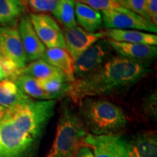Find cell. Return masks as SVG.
Masks as SVG:
<instances>
[{"mask_svg": "<svg viewBox=\"0 0 157 157\" xmlns=\"http://www.w3.org/2000/svg\"><path fill=\"white\" fill-rule=\"evenodd\" d=\"M87 134L80 116L64 105L59 117L54 142L46 157H74Z\"/></svg>", "mask_w": 157, "mask_h": 157, "instance_id": "3", "label": "cell"}, {"mask_svg": "<svg viewBox=\"0 0 157 157\" xmlns=\"http://www.w3.org/2000/svg\"><path fill=\"white\" fill-rule=\"evenodd\" d=\"M7 113V109L3 107L2 105H0V121L3 119L4 117H5L6 114Z\"/></svg>", "mask_w": 157, "mask_h": 157, "instance_id": "31", "label": "cell"}, {"mask_svg": "<svg viewBox=\"0 0 157 157\" xmlns=\"http://www.w3.org/2000/svg\"><path fill=\"white\" fill-rule=\"evenodd\" d=\"M101 33L104 37L116 42L143 44L153 46H156L157 44V36L156 34L142 31L108 29L101 31Z\"/></svg>", "mask_w": 157, "mask_h": 157, "instance_id": "14", "label": "cell"}, {"mask_svg": "<svg viewBox=\"0 0 157 157\" xmlns=\"http://www.w3.org/2000/svg\"><path fill=\"white\" fill-rule=\"evenodd\" d=\"M52 14L64 29H70L76 26L74 0H59Z\"/></svg>", "mask_w": 157, "mask_h": 157, "instance_id": "19", "label": "cell"}, {"mask_svg": "<svg viewBox=\"0 0 157 157\" xmlns=\"http://www.w3.org/2000/svg\"><path fill=\"white\" fill-rule=\"evenodd\" d=\"M148 71L143 63L113 56L93 73L68 83L66 95L79 103L86 98L113 93L135 84Z\"/></svg>", "mask_w": 157, "mask_h": 157, "instance_id": "1", "label": "cell"}, {"mask_svg": "<svg viewBox=\"0 0 157 157\" xmlns=\"http://www.w3.org/2000/svg\"><path fill=\"white\" fill-rule=\"evenodd\" d=\"M107 42L119 56L135 61L143 63L154 59L157 55L156 46L116 42L109 39Z\"/></svg>", "mask_w": 157, "mask_h": 157, "instance_id": "13", "label": "cell"}, {"mask_svg": "<svg viewBox=\"0 0 157 157\" xmlns=\"http://www.w3.org/2000/svg\"><path fill=\"white\" fill-rule=\"evenodd\" d=\"M52 1H55V2H58L59 0H52Z\"/></svg>", "mask_w": 157, "mask_h": 157, "instance_id": "34", "label": "cell"}, {"mask_svg": "<svg viewBox=\"0 0 157 157\" xmlns=\"http://www.w3.org/2000/svg\"><path fill=\"white\" fill-rule=\"evenodd\" d=\"M111 49L107 39H101L90 46L74 60V76L83 78L98 70L109 58Z\"/></svg>", "mask_w": 157, "mask_h": 157, "instance_id": "7", "label": "cell"}, {"mask_svg": "<svg viewBox=\"0 0 157 157\" xmlns=\"http://www.w3.org/2000/svg\"><path fill=\"white\" fill-rule=\"evenodd\" d=\"M1 58H2V57H1V56H0V59H1Z\"/></svg>", "mask_w": 157, "mask_h": 157, "instance_id": "36", "label": "cell"}, {"mask_svg": "<svg viewBox=\"0 0 157 157\" xmlns=\"http://www.w3.org/2000/svg\"><path fill=\"white\" fill-rule=\"evenodd\" d=\"M23 74L30 76L37 80H45L56 76H65L61 71L42 58L31 62L23 68Z\"/></svg>", "mask_w": 157, "mask_h": 157, "instance_id": "18", "label": "cell"}, {"mask_svg": "<svg viewBox=\"0 0 157 157\" xmlns=\"http://www.w3.org/2000/svg\"><path fill=\"white\" fill-rule=\"evenodd\" d=\"M24 9L20 0H0V24L5 25L15 22Z\"/></svg>", "mask_w": 157, "mask_h": 157, "instance_id": "20", "label": "cell"}, {"mask_svg": "<svg viewBox=\"0 0 157 157\" xmlns=\"http://www.w3.org/2000/svg\"><path fill=\"white\" fill-rule=\"evenodd\" d=\"M36 140L17 129L7 113L0 121V157L28 156Z\"/></svg>", "mask_w": 157, "mask_h": 157, "instance_id": "5", "label": "cell"}, {"mask_svg": "<svg viewBox=\"0 0 157 157\" xmlns=\"http://www.w3.org/2000/svg\"><path fill=\"white\" fill-rule=\"evenodd\" d=\"M63 33L66 49L73 60H75L82 52L100 39L104 38L101 32L90 33L78 26L70 29H64Z\"/></svg>", "mask_w": 157, "mask_h": 157, "instance_id": "11", "label": "cell"}, {"mask_svg": "<svg viewBox=\"0 0 157 157\" xmlns=\"http://www.w3.org/2000/svg\"><path fill=\"white\" fill-rule=\"evenodd\" d=\"M15 82L20 90L29 98H34L41 101L51 100L50 96L40 87L36 78L23 74L19 76Z\"/></svg>", "mask_w": 157, "mask_h": 157, "instance_id": "21", "label": "cell"}, {"mask_svg": "<svg viewBox=\"0 0 157 157\" xmlns=\"http://www.w3.org/2000/svg\"><path fill=\"white\" fill-rule=\"evenodd\" d=\"M129 157H157V137L154 132H146L138 134L129 140Z\"/></svg>", "mask_w": 157, "mask_h": 157, "instance_id": "16", "label": "cell"}, {"mask_svg": "<svg viewBox=\"0 0 157 157\" xmlns=\"http://www.w3.org/2000/svg\"><path fill=\"white\" fill-rule=\"evenodd\" d=\"M80 113L86 128L93 135L117 134L126 126L123 111L106 100L86 98L79 102Z\"/></svg>", "mask_w": 157, "mask_h": 157, "instance_id": "2", "label": "cell"}, {"mask_svg": "<svg viewBox=\"0 0 157 157\" xmlns=\"http://www.w3.org/2000/svg\"><path fill=\"white\" fill-rule=\"evenodd\" d=\"M82 143L93 151L94 157H129V140L119 134L87 133Z\"/></svg>", "mask_w": 157, "mask_h": 157, "instance_id": "6", "label": "cell"}, {"mask_svg": "<svg viewBox=\"0 0 157 157\" xmlns=\"http://www.w3.org/2000/svg\"><path fill=\"white\" fill-rule=\"evenodd\" d=\"M79 2L85 4L96 10H115L123 12L127 8L121 0H82Z\"/></svg>", "mask_w": 157, "mask_h": 157, "instance_id": "23", "label": "cell"}, {"mask_svg": "<svg viewBox=\"0 0 157 157\" xmlns=\"http://www.w3.org/2000/svg\"><path fill=\"white\" fill-rule=\"evenodd\" d=\"M74 157H94V155L91 149L82 143L78 146Z\"/></svg>", "mask_w": 157, "mask_h": 157, "instance_id": "30", "label": "cell"}, {"mask_svg": "<svg viewBox=\"0 0 157 157\" xmlns=\"http://www.w3.org/2000/svg\"><path fill=\"white\" fill-rule=\"evenodd\" d=\"M40 87L50 96L51 100L66 94L68 82L65 76H56L45 80H37Z\"/></svg>", "mask_w": 157, "mask_h": 157, "instance_id": "22", "label": "cell"}, {"mask_svg": "<svg viewBox=\"0 0 157 157\" xmlns=\"http://www.w3.org/2000/svg\"><path fill=\"white\" fill-rule=\"evenodd\" d=\"M18 31L27 60L34 61L42 58L46 48L35 32L29 16L21 17Z\"/></svg>", "mask_w": 157, "mask_h": 157, "instance_id": "12", "label": "cell"}, {"mask_svg": "<svg viewBox=\"0 0 157 157\" xmlns=\"http://www.w3.org/2000/svg\"><path fill=\"white\" fill-rule=\"evenodd\" d=\"M75 17L84 30L90 33H95L103 24L101 13L79 2H75Z\"/></svg>", "mask_w": 157, "mask_h": 157, "instance_id": "17", "label": "cell"}, {"mask_svg": "<svg viewBox=\"0 0 157 157\" xmlns=\"http://www.w3.org/2000/svg\"><path fill=\"white\" fill-rule=\"evenodd\" d=\"M102 21L107 29H129L156 33L157 28L148 19L127 10L120 12L115 10L102 11Z\"/></svg>", "mask_w": 157, "mask_h": 157, "instance_id": "8", "label": "cell"}, {"mask_svg": "<svg viewBox=\"0 0 157 157\" xmlns=\"http://www.w3.org/2000/svg\"><path fill=\"white\" fill-rule=\"evenodd\" d=\"M147 13L150 21L157 25V0H147Z\"/></svg>", "mask_w": 157, "mask_h": 157, "instance_id": "29", "label": "cell"}, {"mask_svg": "<svg viewBox=\"0 0 157 157\" xmlns=\"http://www.w3.org/2000/svg\"><path fill=\"white\" fill-rule=\"evenodd\" d=\"M80 1H82V0H78V2H80Z\"/></svg>", "mask_w": 157, "mask_h": 157, "instance_id": "35", "label": "cell"}, {"mask_svg": "<svg viewBox=\"0 0 157 157\" xmlns=\"http://www.w3.org/2000/svg\"><path fill=\"white\" fill-rule=\"evenodd\" d=\"M5 78H6L5 76L4 75V74H3L2 71V70H1V68H0V81H2V80L5 79Z\"/></svg>", "mask_w": 157, "mask_h": 157, "instance_id": "32", "label": "cell"}, {"mask_svg": "<svg viewBox=\"0 0 157 157\" xmlns=\"http://www.w3.org/2000/svg\"><path fill=\"white\" fill-rule=\"evenodd\" d=\"M156 93H152L146 98L144 102V111L148 117L155 118L156 119L157 116V109H156Z\"/></svg>", "mask_w": 157, "mask_h": 157, "instance_id": "28", "label": "cell"}, {"mask_svg": "<svg viewBox=\"0 0 157 157\" xmlns=\"http://www.w3.org/2000/svg\"><path fill=\"white\" fill-rule=\"evenodd\" d=\"M29 18L39 39L47 48L66 49L63 33L53 17L43 13H33Z\"/></svg>", "mask_w": 157, "mask_h": 157, "instance_id": "9", "label": "cell"}, {"mask_svg": "<svg viewBox=\"0 0 157 157\" xmlns=\"http://www.w3.org/2000/svg\"><path fill=\"white\" fill-rule=\"evenodd\" d=\"M25 5L34 13H52L56 9L57 2L52 0H25Z\"/></svg>", "mask_w": 157, "mask_h": 157, "instance_id": "25", "label": "cell"}, {"mask_svg": "<svg viewBox=\"0 0 157 157\" xmlns=\"http://www.w3.org/2000/svg\"><path fill=\"white\" fill-rule=\"evenodd\" d=\"M20 1L21 2H22V4L23 5H24V7H25V0H20Z\"/></svg>", "mask_w": 157, "mask_h": 157, "instance_id": "33", "label": "cell"}, {"mask_svg": "<svg viewBox=\"0 0 157 157\" xmlns=\"http://www.w3.org/2000/svg\"><path fill=\"white\" fill-rule=\"evenodd\" d=\"M121 2L127 10L149 20L147 13V0H121Z\"/></svg>", "mask_w": 157, "mask_h": 157, "instance_id": "26", "label": "cell"}, {"mask_svg": "<svg viewBox=\"0 0 157 157\" xmlns=\"http://www.w3.org/2000/svg\"><path fill=\"white\" fill-rule=\"evenodd\" d=\"M42 59L61 71L68 83L75 80L74 60L66 49L48 48L45 50Z\"/></svg>", "mask_w": 157, "mask_h": 157, "instance_id": "15", "label": "cell"}, {"mask_svg": "<svg viewBox=\"0 0 157 157\" xmlns=\"http://www.w3.org/2000/svg\"><path fill=\"white\" fill-rule=\"evenodd\" d=\"M0 56L11 60L20 68L26 66L28 60L16 27H0Z\"/></svg>", "mask_w": 157, "mask_h": 157, "instance_id": "10", "label": "cell"}, {"mask_svg": "<svg viewBox=\"0 0 157 157\" xmlns=\"http://www.w3.org/2000/svg\"><path fill=\"white\" fill-rule=\"evenodd\" d=\"M56 100L30 101L7 109L14 126L37 140L54 113Z\"/></svg>", "mask_w": 157, "mask_h": 157, "instance_id": "4", "label": "cell"}, {"mask_svg": "<svg viewBox=\"0 0 157 157\" xmlns=\"http://www.w3.org/2000/svg\"><path fill=\"white\" fill-rule=\"evenodd\" d=\"M21 90L17 87L15 82L5 78L0 82V93L4 95L12 97L18 95L21 93Z\"/></svg>", "mask_w": 157, "mask_h": 157, "instance_id": "27", "label": "cell"}, {"mask_svg": "<svg viewBox=\"0 0 157 157\" xmlns=\"http://www.w3.org/2000/svg\"><path fill=\"white\" fill-rule=\"evenodd\" d=\"M0 68L2 71L6 78L15 82L19 76L23 75V68H20L14 62L10 59L2 58L0 59Z\"/></svg>", "mask_w": 157, "mask_h": 157, "instance_id": "24", "label": "cell"}]
</instances>
